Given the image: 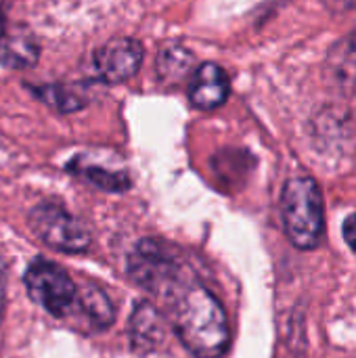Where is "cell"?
<instances>
[{"mask_svg":"<svg viewBox=\"0 0 356 358\" xmlns=\"http://www.w3.org/2000/svg\"><path fill=\"white\" fill-rule=\"evenodd\" d=\"M76 310L94 327H109L113 323V306H111L107 294L97 287L78 289Z\"/></svg>","mask_w":356,"mask_h":358,"instance_id":"9c48e42d","label":"cell"},{"mask_svg":"<svg viewBox=\"0 0 356 358\" xmlns=\"http://www.w3.org/2000/svg\"><path fill=\"white\" fill-rule=\"evenodd\" d=\"M132 279L155 294H168L180 281V266L170 248L157 239H143L128 262Z\"/></svg>","mask_w":356,"mask_h":358,"instance_id":"5b68a950","label":"cell"},{"mask_svg":"<svg viewBox=\"0 0 356 358\" xmlns=\"http://www.w3.org/2000/svg\"><path fill=\"white\" fill-rule=\"evenodd\" d=\"M231 92L229 73L218 63H201L191 78L189 84V101L195 109L212 111L227 103Z\"/></svg>","mask_w":356,"mask_h":358,"instance_id":"52a82bcc","label":"cell"},{"mask_svg":"<svg viewBox=\"0 0 356 358\" xmlns=\"http://www.w3.org/2000/svg\"><path fill=\"white\" fill-rule=\"evenodd\" d=\"M4 289H6V266L0 260V315H2V308H4Z\"/></svg>","mask_w":356,"mask_h":358,"instance_id":"2e32d148","label":"cell"},{"mask_svg":"<svg viewBox=\"0 0 356 358\" xmlns=\"http://www.w3.org/2000/svg\"><path fill=\"white\" fill-rule=\"evenodd\" d=\"M38 61V44L27 31H8L0 19V63L6 67H29Z\"/></svg>","mask_w":356,"mask_h":358,"instance_id":"ba28073f","label":"cell"},{"mask_svg":"<svg viewBox=\"0 0 356 358\" xmlns=\"http://www.w3.org/2000/svg\"><path fill=\"white\" fill-rule=\"evenodd\" d=\"M25 287L29 298L48 315L65 319L76 313L78 285L59 264L42 258L31 262L25 273Z\"/></svg>","mask_w":356,"mask_h":358,"instance_id":"3957f363","label":"cell"},{"mask_svg":"<svg viewBox=\"0 0 356 358\" xmlns=\"http://www.w3.org/2000/svg\"><path fill=\"white\" fill-rule=\"evenodd\" d=\"M130 331H132L134 348L136 346L153 348L162 340V331H164L157 310L153 306H149V304H141L132 315Z\"/></svg>","mask_w":356,"mask_h":358,"instance_id":"30bf717a","label":"cell"},{"mask_svg":"<svg viewBox=\"0 0 356 358\" xmlns=\"http://www.w3.org/2000/svg\"><path fill=\"white\" fill-rule=\"evenodd\" d=\"M34 94H38L46 105L55 107L57 111L69 113V111H78L86 105L84 94H80L73 86H65V84H48V86H38L34 88Z\"/></svg>","mask_w":356,"mask_h":358,"instance_id":"7c38bea8","label":"cell"},{"mask_svg":"<svg viewBox=\"0 0 356 358\" xmlns=\"http://www.w3.org/2000/svg\"><path fill=\"white\" fill-rule=\"evenodd\" d=\"M193 63H195V57L191 50L183 46H168L157 57V73L162 80L176 84L178 80L191 73Z\"/></svg>","mask_w":356,"mask_h":358,"instance_id":"8fae6325","label":"cell"},{"mask_svg":"<svg viewBox=\"0 0 356 358\" xmlns=\"http://www.w3.org/2000/svg\"><path fill=\"white\" fill-rule=\"evenodd\" d=\"M145 57V48L138 40L118 36L107 40L94 52V69L107 84H122L136 76Z\"/></svg>","mask_w":356,"mask_h":358,"instance_id":"8992f818","label":"cell"},{"mask_svg":"<svg viewBox=\"0 0 356 358\" xmlns=\"http://www.w3.org/2000/svg\"><path fill=\"white\" fill-rule=\"evenodd\" d=\"M170 323L183 346L197 358H220L229 348V323L225 308L204 285L178 281L168 294Z\"/></svg>","mask_w":356,"mask_h":358,"instance_id":"6da1fadb","label":"cell"},{"mask_svg":"<svg viewBox=\"0 0 356 358\" xmlns=\"http://www.w3.org/2000/svg\"><path fill=\"white\" fill-rule=\"evenodd\" d=\"M285 235L298 250H315L323 235V195L315 178H290L281 193Z\"/></svg>","mask_w":356,"mask_h":358,"instance_id":"7a4b0ae2","label":"cell"},{"mask_svg":"<svg viewBox=\"0 0 356 358\" xmlns=\"http://www.w3.org/2000/svg\"><path fill=\"white\" fill-rule=\"evenodd\" d=\"M80 176H84L94 187H99L103 191H111V193H120L130 187V178L124 172H109L99 166H84L80 170Z\"/></svg>","mask_w":356,"mask_h":358,"instance_id":"4fadbf2b","label":"cell"},{"mask_svg":"<svg viewBox=\"0 0 356 358\" xmlns=\"http://www.w3.org/2000/svg\"><path fill=\"white\" fill-rule=\"evenodd\" d=\"M327 8L336 10V13H344V10H355L356 0H323Z\"/></svg>","mask_w":356,"mask_h":358,"instance_id":"9a60e30c","label":"cell"},{"mask_svg":"<svg viewBox=\"0 0 356 358\" xmlns=\"http://www.w3.org/2000/svg\"><path fill=\"white\" fill-rule=\"evenodd\" d=\"M29 224L46 245L63 254H82L92 241L86 224L55 201L38 203L29 212Z\"/></svg>","mask_w":356,"mask_h":358,"instance_id":"277c9868","label":"cell"},{"mask_svg":"<svg viewBox=\"0 0 356 358\" xmlns=\"http://www.w3.org/2000/svg\"><path fill=\"white\" fill-rule=\"evenodd\" d=\"M344 239L350 245V250L356 254V214L348 216L344 222Z\"/></svg>","mask_w":356,"mask_h":358,"instance_id":"5bb4252c","label":"cell"}]
</instances>
